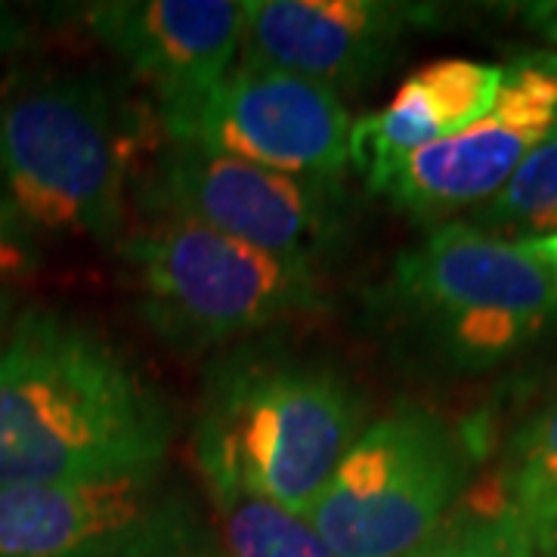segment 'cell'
<instances>
[{"label":"cell","mask_w":557,"mask_h":557,"mask_svg":"<svg viewBox=\"0 0 557 557\" xmlns=\"http://www.w3.org/2000/svg\"><path fill=\"white\" fill-rule=\"evenodd\" d=\"M366 313L403 362L480 375L555 325L557 267L542 242H505L449 220L399 251Z\"/></svg>","instance_id":"4"},{"label":"cell","mask_w":557,"mask_h":557,"mask_svg":"<svg viewBox=\"0 0 557 557\" xmlns=\"http://www.w3.org/2000/svg\"><path fill=\"white\" fill-rule=\"evenodd\" d=\"M555 557H557V555H555Z\"/></svg>","instance_id":"25"},{"label":"cell","mask_w":557,"mask_h":557,"mask_svg":"<svg viewBox=\"0 0 557 557\" xmlns=\"http://www.w3.org/2000/svg\"><path fill=\"white\" fill-rule=\"evenodd\" d=\"M186 557H211V555H199V552H196V555H186Z\"/></svg>","instance_id":"24"},{"label":"cell","mask_w":557,"mask_h":557,"mask_svg":"<svg viewBox=\"0 0 557 557\" xmlns=\"http://www.w3.org/2000/svg\"><path fill=\"white\" fill-rule=\"evenodd\" d=\"M498 486L533 533L542 557L557 555V397L511 437Z\"/></svg>","instance_id":"14"},{"label":"cell","mask_w":557,"mask_h":557,"mask_svg":"<svg viewBox=\"0 0 557 557\" xmlns=\"http://www.w3.org/2000/svg\"><path fill=\"white\" fill-rule=\"evenodd\" d=\"M174 416L100 332L28 307L0 335V486L161 471Z\"/></svg>","instance_id":"1"},{"label":"cell","mask_w":557,"mask_h":557,"mask_svg":"<svg viewBox=\"0 0 557 557\" xmlns=\"http://www.w3.org/2000/svg\"><path fill=\"white\" fill-rule=\"evenodd\" d=\"M131 201L146 220H189L310 267L332 258L347 239L341 183L278 174L171 139L143 164Z\"/></svg>","instance_id":"7"},{"label":"cell","mask_w":557,"mask_h":557,"mask_svg":"<svg viewBox=\"0 0 557 557\" xmlns=\"http://www.w3.org/2000/svg\"><path fill=\"white\" fill-rule=\"evenodd\" d=\"M536 542L533 533L527 530V523L518 511L508 505V498L502 493L498 480L490 486L486 498V511L480 520L478 545L474 557H536Z\"/></svg>","instance_id":"17"},{"label":"cell","mask_w":557,"mask_h":557,"mask_svg":"<svg viewBox=\"0 0 557 557\" xmlns=\"http://www.w3.org/2000/svg\"><path fill=\"white\" fill-rule=\"evenodd\" d=\"M242 62L313 81L338 94L362 90L397 60L399 44L437 10L391 0H248Z\"/></svg>","instance_id":"11"},{"label":"cell","mask_w":557,"mask_h":557,"mask_svg":"<svg viewBox=\"0 0 557 557\" xmlns=\"http://www.w3.org/2000/svg\"><path fill=\"white\" fill-rule=\"evenodd\" d=\"M199 511L161 471L0 486V557H186Z\"/></svg>","instance_id":"8"},{"label":"cell","mask_w":557,"mask_h":557,"mask_svg":"<svg viewBox=\"0 0 557 557\" xmlns=\"http://www.w3.org/2000/svg\"><path fill=\"white\" fill-rule=\"evenodd\" d=\"M505 65L474 60H437L403 81L384 109L350 127V168L379 196L384 183L418 149L453 137L480 121L496 102Z\"/></svg>","instance_id":"13"},{"label":"cell","mask_w":557,"mask_h":557,"mask_svg":"<svg viewBox=\"0 0 557 557\" xmlns=\"http://www.w3.org/2000/svg\"><path fill=\"white\" fill-rule=\"evenodd\" d=\"M523 22L536 32L539 38L548 40L552 47H557V0H545V3H523L520 7Z\"/></svg>","instance_id":"21"},{"label":"cell","mask_w":557,"mask_h":557,"mask_svg":"<svg viewBox=\"0 0 557 557\" xmlns=\"http://www.w3.org/2000/svg\"><path fill=\"white\" fill-rule=\"evenodd\" d=\"M555 131L557 57H523L505 65L502 90L483 119L418 149L379 196L428 230L449 223L458 211H474L493 199L520 161Z\"/></svg>","instance_id":"10"},{"label":"cell","mask_w":557,"mask_h":557,"mask_svg":"<svg viewBox=\"0 0 557 557\" xmlns=\"http://www.w3.org/2000/svg\"><path fill=\"white\" fill-rule=\"evenodd\" d=\"M78 22L152 94L164 119L199 102L236 69L245 7L233 0H102L81 7Z\"/></svg>","instance_id":"12"},{"label":"cell","mask_w":557,"mask_h":557,"mask_svg":"<svg viewBox=\"0 0 557 557\" xmlns=\"http://www.w3.org/2000/svg\"><path fill=\"white\" fill-rule=\"evenodd\" d=\"M474 465L471 431L399 403L362 428L307 520L335 557H403L465 498Z\"/></svg>","instance_id":"6"},{"label":"cell","mask_w":557,"mask_h":557,"mask_svg":"<svg viewBox=\"0 0 557 557\" xmlns=\"http://www.w3.org/2000/svg\"><path fill=\"white\" fill-rule=\"evenodd\" d=\"M119 251L134 276L139 317L183 354L220 350L329 310L319 267L189 220H149Z\"/></svg>","instance_id":"5"},{"label":"cell","mask_w":557,"mask_h":557,"mask_svg":"<svg viewBox=\"0 0 557 557\" xmlns=\"http://www.w3.org/2000/svg\"><path fill=\"white\" fill-rule=\"evenodd\" d=\"M486 498H490V486L478 490V493H465V498L449 511V518L403 557H474Z\"/></svg>","instance_id":"18"},{"label":"cell","mask_w":557,"mask_h":557,"mask_svg":"<svg viewBox=\"0 0 557 557\" xmlns=\"http://www.w3.org/2000/svg\"><path fill=\"white\" fill-rule=\"evenodd\" d=\"M171 143L199 146L292 177L341 183L354 119L313 81L242 62L199 102L161 119Z\"/></svg>","instance_id":"9"},{"label":"cell","mask_w":557,"mask_h":557,"mask_svg":"<svg viewBox=\"0 0 557 557\" xmlns=\"http://www.w3.org/2000/svg\"><path fill=\"white\" fill-rule=\"evenodd\" d=\"M542 242V248H545V255L552 258V263L557 267V236H552V239H539Z\"/></svg>","instance_id":"23"},{"label":"cell","mask_w":557,"mask_h":557,"mask_svg":"<svg viewBox=\"0 0 557 557\" xmlns=\"http://www.w3.org/2000/svg\"><path fill=\"white\" fill-rule=\"evenodd\" d=\"M362 428V397L335 366L242 344L205 375L193 453L214 505L260 498L307 518Z\"/></svg>","instance_id":"3"},{"label":"cell","mask_w":557,"mask_h":557,"mask_svg":"<svg viewBox=\"0 0 557 557\" xmlns=\"http://www.w3.org/2000/svg\"><path fill=\"white\" fill-rule=\"evenodd\" d=\"M38 44L35 22L20 13L10 3H0V75L13 65H20L22 57H28Z\"/></svg>","instance_id":"20"},{"label":"cell","mask_w":557,"mask_h":557,"mask_svg":"<svg viewBox=\"0 0 557 557\" xmlns=\"http://www.w3.org/2000/svg\"><path fill=\"white\" fill-rule=\"evenodd\" d=\"M156 106L97 72L0 75V189L32 230L124 236L143 164L164 146Z\"/></svg>","instance_id":"2"},{"label":"cell","mask_w":557,"mask_h":557,"mask_svg":"<svg viewBox=\"0 0 557 557\" xmlns=\"http://www.w3.org/2000/svg\"><path fill=\"white\" fill-rule=\"evenodd\" d=\"M10 307H13V300H10V295L0 288V335H3L7 325H10Z\"/></svg>","instance_id":"22"},{"label":"cell","mask_w":557,"mask_h":557,"mask_svg":"<svg viewBox=\"0 0 557 557\" xmlns=\"http://www.w3.org/2000/svg\"><path fill=\"white\" fill-rule=\"evenodd\" d=\"M40 267L35 230L0 189V282L32 276Z\"/></svg>","instance_id":"19"},{"label":"cell","mask_w":557,"mask_h":557,"mask_svg":"<svg viewBox=\"0 0 557 557\" xmlns=\"http://www.w3.org/2000/svg\"><path fill=\"white\" fill-rule=\"evenodd\" d=\"M468 223L505 242L557 236V131L520 161L493 199L471 211Z\"/></svg>","instance_id":"15"},{"label":"cell","mask_w":557,"mask_h":557,"mask_svg":"<svg viewBox=\"0 0 557 557\" xmlns=\"http://www.w3.org/2000/svg\"><path fill=\"white\" fill-rule=\"evenodd\" d=\"M218 515L230 557H335L310 520L273 502L230 498Z\"/></svg>","instance_id":"16"}]
</instances>
